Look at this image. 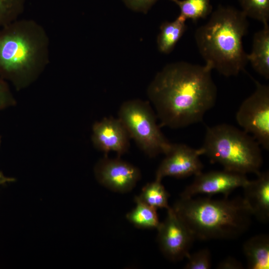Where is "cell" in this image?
I'll return each instance as SVG.
<instances>
[{
    "instance_id": "6da1fadb",
    "label": "cell",
    "mask_w": 269,
    "mask_h": 269,
    "mask_svg": "<svg viewBox=\"0 0 269 269\" xmlns=\"http://www.w3.org/2000/svg\"><path fill=\"white\" fill-rule=\"evenodd\" d=\"M205 64L177 62L158 72L147 89L160 126L180 129L202 121L215 104L217 90Z\"/></svg>"
},
{
    "instance_id": "7a4b0ae2",
    "label": "cell",
    "mask_w": 269,
    "mask_h": 269,
    "mask_svg": "<svg viewBox=\"0 0 269 269\" xmlns=\"http://www.w3.org/2000/svg\"><path fill=\"white\" fill-rule=\"evenodd\" d=\"M49 40L43 27L17 19L0 28V75L20 89L34 81L49 62Z\"/></svg>"
},
{
    "instance_id": "3957f363",
    "label": "cell",
    "mask_w": 269,
    "mask_h": 269,
    "mask_svg": "<svg viewBox=\"0 0 269 269\" xmlns=\"http://www.w3.org/2000/svg\"><path fill=\"white\" fill-rule=\"evenodd\" d=\"M249 27L247 16L241 10L220 5L208 21L195 32L199 52L211 69L225 76H235L248 62L243 38Z\"/></svg>"
},
{
    "instance_id": "277c9868",
    "label": "cell",
    "mask_w": 269,
    "mask_h": 269,
    "mask_svg": "<svg viewBox=\"0 0 269 269\" xmlns=\"http://www.w3.org/2000/svg\"><path fill=\"white\" fill-rule=\"evenodd\" d=\"M172 208L202 240L236 238L247 231L253 216L243 198H180Z\"/></svg>"
},
{
    "instance_id": "5b68a950",
    "label": "cell",
    "mask_w": 269,
    "mask_h": 269,
    "mask_svg": "<svg viewBox=\"0 0 269 269\" xmlns=\"http://www.w3.org/2000/svg\"><path fill=\"white\" fill-rule=\"evenodd\" d=\"M202 148L212 163L224 169L258 175L263 164L260 145L248 133L226 124L207 128Z\"/></svg>"
},
{
    "instance_id": "8992f818",
    "label": "cell",
    "mask_w": 269,
    "mask_h": 269,
    "mask_svg": "<svg viewBox=\"0 0 269 269\" xmlns=\"http://www.w3.org/2000/svg\"><path fill=\"white\" fill-rule=\"evenodd\" d=\"M118 118L130 138L149 157L165 154L170 149L172 143L161 132L156 115L149 102L140 99L123 102L119 109Z\"/></svg>"
},
{
    "instance_id": "52a82bcc",
    "label": "cell",
    "mask_w": 269,
    "mask_h": 269,
    "mask_svg": "<svg viewBox=\"0 0 269 269\" xmlns=\"http://www.w3.org/2000/svg\"><path fill=\"white\" fill-rule=\"evenodd\" d=\"M255 91L241 104L236 120L243 131L269 150V86L255 81Z\"/></svg>"
},
{
    "instance_id": "ba28073f",
    "label": "cell",
    "mask_w": 269,
    "mask_h": 269,
    "mask_svg": "<svg viewBox=\"0 0 269 269\" xmlns=\"http://www.w3.org/2000/svg\"><path fill=\"white\" fill-rule=\"evenodd\" d=\"M156 229L159 249L167 259L177 262L188 257L195 239L172 207L167 209L166 218Z\"/></svg>"
},
{
    "instance_id": "9c48e42d",
    "label": "cell",
    "mask_w": 269,
    "mask_h": 269,
    "mask_svg": "<svg viewBox=\"0 0 269 269\" xmlns=\"http://www.w3.org/2000/svg\"><path fill=\"white\" fill-rule=\"evenodd\" d=\"M95 177L103 186L114 192L131 191L141 178L138 168L121 159L107 155L100 159L94 169Z\"/></svg>"
},
{
    "instance_id": "30bf717a",
    "label": "cell",
    "mask_w": 269,
    "mask_h": 269,
    "mask_svg": "<svg viewBox=\"0 0 269 269\" xmlns=\"http://www.w3.org/2000/svg\"><path fill=\"white\" fill-rule=\"evenodd\" d=\"M165 155L156 170V179L162 180L166 176L183 178L202 172L203 165L199 157L203 152L201 147L194 149L185 144L172 143Z\"/></svg>"
},
{
    "instance_id": "8fae6325",
    "label": "cell",
    "mask_w": 269,
    "mask_h": 269,
    "mask_svg": "<svg viewBox=\"0 0 269 269\" xmlns=\"http://www.w3.org/2000/svg\"><path fill=\"white\" fill-rule=\"evenodd\" d=\"M191 184L180 194V198H190L200 194H222L225 197L235 189L243 187L249 180L246 174L227 170L202 172L195 175Z\"/></svg>"
},
{
    "instance_id": "7c38bea8",
    "label": "cell",
    "mask_w": 269,
    "mask_h": 269,
    "mask_svg": "<svg viewBox=\"0 0 269 269\" xmlns=\"http://www.w3.org/2000/svg\"><path fill=\"white\" fill-rule=\"evenodd\" d=\"M92 140L94 146L107 155L115 152L121 157L130 147L129 134L123 124L118 118L106 117L95 122L92 128Z\"/></svg>"
},
{
    "instance_id": "4fadbf2b",
    "label": "cell",
    "mask_w": 269,
    "mask_h": 269,
    "mask_svg": "<svg viewBox=\"0 0 269 269\" xmlns=\"http://www.w3.org/2000/svg\"><path fill=\"white\" fill-rule=\"evenodd\" d=\"M256 179L249 182L243 187L244 202L252 215L263 223L269 219V173L260 172Z\"/></svg>"
},
{
    "instance_id": "5bb4252c",
    "label": "cell",
    "mask_w": 269,
    "mask_h": 269,
    "mask_svg": "<svg viewBox=\"0 0 269 269\" xmlns=\"http://www.w3.org/2000/svg\"><path fill=\"white\" fill-rule=\"evenodd\" d=\"M248 62L254 69L266 79H269V25L255 33L251 52L247 54Z\"/></svg>"
},
{
    "instance_id": "9a60e30c",
    "label": "cell",
    "mask_w": 269,
    "mask_h": 269,
    "mask_svg": "<svg viewBox=\"0 0 269 269\" xmlns=\"http://www.w3.org/2000/svg\"><path fill=\"white\" fill-rule=\"evenodd\" d=\"M243 252L250 269H269V238L266 234L254 236L243 245Z\"/></svg>"
},
{
    "instance_id": "2e32d148",
    "label": "cell",
    "mask_w": 269,
    "mask_h": 269,
    "mask_svg": "<svg viewBox=\"0 0 269 269\" xmlns=\"http://www.w3.org/2000/svg\"><path fill=\"white\" fill-rule=\"evenodd\" d=\"M186 20L178 16L173 21H165L160 26L157 38L159 51L164 54L170 53L187 29Z\"/></svg>"
},
{
    "instance_id": "e0dca14e",
    "label": "cell",
    "mask_w": 269,
    "mask_h": 269,
    "mask_svg": "<svg viewBox=\"0 0 269 269\" xmlns=\"http://www.w3.org/2000/svg\"><path fill=\"white\" fill-rule=\"evenodd\" d=\"M135 207L127 213V220L135 227L141 229H157L160 224L157 209L134 198Z\"/></svg>"
},
{
    "instance_id": "ac0fdd59",
    "label": "cell",
    "mask_w": 269,
    "mask_h": 269,
    "mask_svg": "<svg viewBox=\"0 0 269 269\" xmlns=\"http://www.w3.org/2000/svg\"><path fill=\"white\" fill-rule=\"evenodd\" d=\"M138 198L148 205L157 209H168L169 194L161 183V180H155L147 183L142 188Z\"/></svg>"
},
{
    "instance_id": "d6986e66",
    "label": "cell",
    "mask_w": 269,
    "mask_h": 269,
    "mask_svg": "<svg viewBox=\"0 0 269 269\" xmlns=\"http://www.w3.org/2000/svg\"><path fill=\"white\" fill-rule=\"evenodd\" d=\"M174 2L180 10L179 16L186 20L191 19L196 22L205 18L212 13L210 0H170Z\"/></svg>"
},
{
    "instance_id": "ffe728a7",
    "label": "cell",
    "mask_w": 269,
    "mask_h": 269,
    "mask_svg": "<svg viewBox=\"0 0 269 269\" xmlns=\"http://www.w3.org/2000/svg\"><path fill=\"white\" fill-rule=\"evenodd\" d=\"M242 11L247 16L259 20L263 24L269 20V0H238Z\"/></svg>"
},
{
    "instance_id": "44dd1931",
    "label": "cell",
    "mask_w": 269,
    "mask_h": 269,
    "mask_svg": "<svg viewBox=\"0 0 269 269\" xmlns=\"http://www.w3.org/2000/svg\"><path fill=\"white\" fill-rule=\"evenodd\" d=\"M25 0H0V28L18 19Z\"/></svg>"
},
{
    "instance_id": "7402d4cb",
    "label": "cell",
    "mask_w": 269,
    "mask_h": 269,
    "mask_svg": "<svg viewBox=\"0 0 269 269\" xmlns=\"http://www.w3.org/2000/svg\"><path fill=\"white\" fill-rule=\"evenodd\" d=\"M188 262L185 266L186 269H209L211 267V257L208 249L200 250L187 258Z\"/></svg>"
},
{
    "instance_id": "603a6c76",
    "label": "cell",
    "mask_w": 269,
    "mask_h": 269,
    "mask_svg": "<svg viewBox=\"0 0 269 269\" xmlns=\"http://www.w3.org/2000/svg\"><path fill=\"white\" fill-rule=\"evenodd\" d=\"M15 103L7 81L0 75V111L14 105Z\"/></svg>"
},
{
    "instance_id": "cb8c5ba5",
    "label": "cell",
    "mask_w": 269,
    "mask_h": 269,
    "mask_svg": "<svg viewBox=\"0 0 269 269\" xmlns=\"http://www.w3.org/2000/svg\"><path fill=\"white\" fill-rule=\"evenodd\" d=\"M158 0H124L131 8L146 12L150 6Z\"/></svg>"
},
{
    "instance_id": "d4e9b609",
    "label": "cell",
    "mask_w": 269,
    "mask_h": 269,
    "mask_svg": "<svg viewBox=\"0 0 269 269\" xmlns=\"http://www.w3.org/2000/svg\"><path fill=\"white\" fill-rule=\"evenodd\" d=\"M220 269H241L243 266L236 259L232 257H228L221 262L217 266Z\"/></svg>"
},
{
    "instance_id": "484cf974",
    "label": "cell",
    "mask_w": 269,
    "mask_h": 269,
    "mask_svg": "<svg viewBox=\"0 0 269 269\" xmlns=\"http://www.w3.org/2000/svg\"><path fill=\"white\" fill-rule=\"evenodd\" d=\"M14 180L15 179L14 178L4 176L3 173L0 171V185L4 184L6 182L14 181Z\"/></svg>"
},
{
    "instance_id": "4316f807",
    "label": "cell",
    "mask_w": 269,
    "mask_h": 269,
    "mask_svg": "<svg viewBox=\"0 0 269 269\" xmlns=\"http://www.w3.org/2000/svg\"><path fill=\"white\" fill-rule=\"evenodd\" d=\"M0 143H1V139H0Z\"/></svg>"
}]
</instances>
